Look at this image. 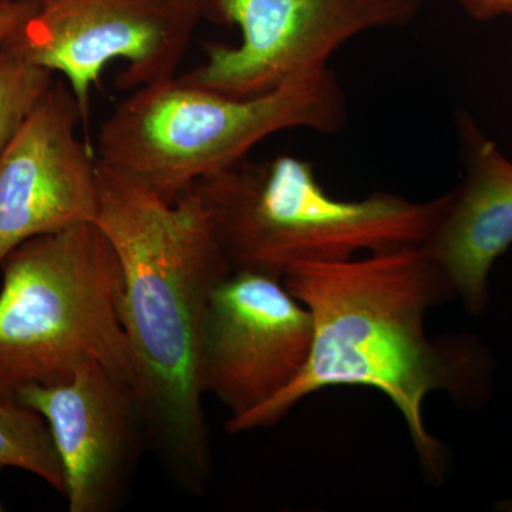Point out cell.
Instances as JSON below:
<instances>
[{
    "mask_svg": "<svg viewBox=\"0 0 512 512\" xmlns=\"http://www.w3.org/2000/svg\"><path fill=\"white\" fill-rule=\"evenodd\" d=\"M284 284L311 312V355L286 389L254 412L229 419L225 429H268L326 387H370L396 407L424 474L441 483L446 451L427 430L424 402L444 392L460 406H481L493 390L495 362L477 336L431 338L427 332V313L451 296L426 247L301 266Z\"/></svg>",
    "mask_w": 512,
    "mask_h": 512,
    "instance_id": "1",
    "label": "cell"
},
{
    "mask_svg": "<svg viewBox=\"0 0 512 512\" xmlns=\"http://www.w3.org/2000/svg\"><path fill=\"white\" fill-rule=\"evenodd\" d=\"M97 183L94 224L123 272L121 318L147 441L181 487L201 494L211 471L202 326L231 266L194 191L167 201L101 160Z\"/></svg>",
    "mask_w": 512,
    "mask_h": 512,
    "instance_id": "2",
    "label": "cell"
},
{
    "mask_svg": "<svg viewBox=\"0 0 512 512\" xmlns=\"http://www.w3.org/2000/svg\"><path fill=\"white\" fill-rule=\"evenodd\" d=\"M191 190L231 271L282 281L301 266L424 245L448 201V192L427 201L390 192L340 200L322 187L309 161L293 156L245 158Z\"/></svg>",
    "mask_w": 512,
    "mask_h": 512,
    "instance_id": "3",
    "label": "cell"
},
{
    "mask_svg": "<svg viewBox=\"0 0 512 512\" xmlns=\"http://www.w3.org/2000/svg\"><path fill=\"white\" fill-rule=\"evenodd\" d=\"M346 121V97L329 66L245 99L174 77L121 101L101 124L97 157L175 201L269 136L293 128L338 133Z\"/></svg>",
    "mask_w": 512,
    "mask_h": 512,
    "instance_id": "4",
    "label": "cell"
},
{
    "mask_svg": "<svg viewBox=\"0 0 512 512\" xmlns=\"http://www.w3.org/2000/svg\"><path fill=\"white\" fill-rule=\"evenodd\" d=\"M0 271V400L64 382L90 362L134 387L123 272L94 222L28 239Z\"/></svg>",
    "mask_w": 512,
    "mask_h": 512,
    "instance_id": "5",
    "label": "cell"
},
{
    "mask_svg": "<svg viewBox=\"0 0 512 512\" xmlns=\"http://www.w3.org/2000/svg\"><path fill=\"white\" fill-rule=\"evenodd\" d=\"M37 10L3 45L62 74L89 119L107 64L121 60L120 89L174 79L198 22L201 0H33Z\"/></svg>",
    "mask_w": 512,
    "mask_h": 512,
    "instance_id": "6",
    "label": "cell"
},
{
    "mask_svg": "<svg viewBox=\"0 0 512 512\" xmlns=\"http://www.w3.org/2000/svg\"><path fill=\"white\" fill-rule=\"evenodd\" d=\"M202 13L238 26L241 43L205 47L207 62L178 77L225 96H261L328 66L329 57L369 30L412 22L420 0H201Z\"/></svg>",
    "mask_w": 512,
    "mask_h": 512,
    "instance_id": "7",
    "label": "cell"
},
{
    "mask_svg": "<svg viewBox=\"0 0 512 512\" xmlns=\"http://www.w3.org/2000/svg\"><path fill=\"white\" fill-rule=\"evenodd\" d=\"M311 312L276 276L232 272L212 292L201 338V382L231 417L274 399L311 355Z\"/></svg>",
    "mask_w": 512,
    "mask_h": 512,
    "instance_id": "8",
    "label": "cell"
},
{
    "mask_svg": "<svg viewBox=\"0 0 512 512\" xmlns=\"http://www.w3.org/2000/svg\"><path fill=\"white\" fill-rule=\"evenodd\" d=\"M82 121L70 87L53 82L0 154V264L28 239L96 221L99 158Z\"/></svg>",
    "mask_w": 512,
    "mask_h": 512,
    "instance_id": "9",
    "label": "cell"
},
{
    "mask_svg": "<svg viewBox=\"0 0 512 512\" xmlns=\"http://www.w3.org/2000/svg\"><path fill=\"white\" fill-rule=\"evenodd\" d=\"M15 402L35 410L49 426L69 511H113L140 439H147L133 384L90 362L64 382L25 387Z\"/></svg>",
    "mask_w": 512,
    "mask_h": 512,
    "instance_id": "10",
    "label": "cell"
},
{
    "mask_svg": "<svg viewBox=\"0 0 512 512\" xmlns=\"http://www.w3.org/2000/svg\"><path fill=\"white\" fill-rule=\"evenodd\" d=\"M463 151L461 183L448 201L426 247L451 299L470 315L490 302L495 261L512 245V161L467 113L457 117Z\"/></svg>",
    "mask_w": 512,
    "mask_h": 512,
    "instance_id": "11",
    "label": "cell"
},
{
    "mask_svg": "<svg viewBox=\"0 0 512 512\" xmlns=\"http://www.w3.org/2000/svg\"><path fill=\"white\" fill-rule=\"evenodd\" d=\"M18 468L64 493L63 467L45 419L15 400H0V471Z\"/></svg>",
    "mask_w": 512,
    "mask_h": 512,
    "instance_id": "12",
    "label": "cell"
},
{
    "mask_svg": "<svg viewBox=\"0 0 512 512\" xmlns=\"http://www.w3.org/2000/svg\"><path fill=\"white\" fill-rule=\"evenodd\" d=\"M53 82L49 70L0 46V154Z\"/></svg>",
    "mask_w": 512,
    "mask_h": 512,
    "instance_id": "13",
    "label": "cell"
},
{
    "mask_svg": "<svg viewBox=\"0 0 512 512\" xmlns=\"http://www.w3.org/2000/svg\"><path fill=\"white\" fill-rule=\"evenodd\" d=\"M37 10L33 0H0V46Z\"/></svg>",
    "mask_w": 512,
    "mask_h": 512,
    "instance_id": "14",
    "label": "cell"
},
{
    "mask_svg": "<svg viewBox=\"0 0 512 512\" xmlns=\"http://www.w3.org/2000/svg\"><path fill=\"white\" fill-rule=\"evenodd\" d=\"M468 15L476 20L512 16V0H460Z\"/></svg>",
    "mask_w": 512,
    "mask_h": 512,
    "instance_id": "15",
    "label": "cell"
},
{
    "mask_svg": "<svg viewBox=\"0 0 512 512\" xmlns=\"http://www.w3.org/2000/svg\"><path fill=\"white\" fill-rule=\"evenodd\" d=\"M494 510L501 512H512V497L505 498V500L495 504Z\"/></svg>",
    "mask_w": 512,
    "mask_h": 512,
    "instance_id": "16",
    "label": "cell"
},
{
    "mask_svg": "<svg viewBox=\"0 0 512 512\" xmlns=\"http://www.w3.org/2000/svg\"><path fill=\"white\" fill-rule=\"evenodd\" d=\"M5 510V505H3L2 501H0V511Z\"/></svg>",
    "mask_w": 512,
    "mask_h": 512,
    "instance_id": "17",
    "label": "cell"
}]
</instances>
